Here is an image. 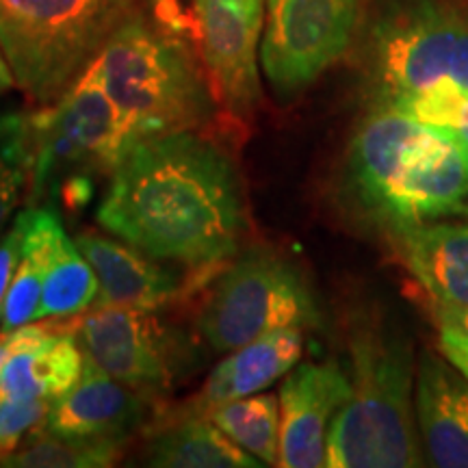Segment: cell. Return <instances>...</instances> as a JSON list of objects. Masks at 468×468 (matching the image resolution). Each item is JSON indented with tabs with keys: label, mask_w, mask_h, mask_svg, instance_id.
I'll use <instances>...</instances> for the list:
<instances>
[{
	"label": "cell",
	"mask_w": 468,
	"mask_h": 468,
	"mask_svg": "<svg viewBox=\"0 0 468 468\" xmlns=\"http://www.w3.org/2000/svg\"><path fill=\"white\" fill-rule=\"evenodd\" d=\"M378 102L434 87L468 91V16L438 0H410L373 31Z\"/></svg>",
	"instance_id": "8"
},
{
	"label": "cell",
	"mask_w": 468,
	"mask_h": 468,
	"mask_svg": "<svg viewBox=\"0 0 468 468\" xmlns=\"http://www.w3.org/2000/svg\"><path fill=\"white\" fill-rule=\"evenodd\" d=\"M98 224L156 261L221 265L245 230L239 172L197 131L142 139L111 174Z\"/></svg>",
	"instance_id": "1"
},
{
	"label": "cell",
	"mask_w": 468,
	"mask_h": 468,
	"mask_svg": "<svg viewBox=\"0 0 468 468\" xmlns=\"http://www.w3.org/2000/svg\"><path fill=\"white\" fill-rule=\"evenodd\" d=\"M438 345H441V354L458 367L462 373L468 378V336L462 332L453 330L449 325H441V336H438Z\"/></svg>",
	"instance_id": "28"
},
{
	"label": "cell",
	"mask_w": 468,
	"mask_h": 468,
	"mask_svg": "<svg viewBox=\"0 0 468 468\" xmlns=\"http://www.w3.org/2000/svg\"><path fill=\"white\" fill-rule=\"evenodd\" d=\"M133 16V0H0V46L37 107L57 102Z\"/></svg>",
	"instance_id": "5"
},
{
	"label": "cell",
	"mask_w": 468,
	"mask_h": 468,
	"mask_svg": "<svg viewBox=\"0 0 468 468\" xmlns=\"http://www.w3.org/2000/svg\"><path fill=\"white\" fill-rule=\"evenodd\" d=\"M345 185L368 218L401 230L468 215V145L458 133L376 102L356 131Z\"/></svg>",
	"instance_id": "2"
},
{
	"label": "cell",
	"mask_w": 468,
	"mask_h": 468,
	"mask_svg": "<svg viewBox=\"0 0 468 468\" xmlns=\"http://www.w3.org/2000/svg\"><path fill=\"white\" fill-rule=\"evenodd\" d=\"M11 87H16V79H14V72H11V68H9L7 57H5L3 46H0V93L9 91Z\"/></svg>",
	"instance_id": "30"
},
{
	"label": "cell",
	"mask_w": 468,
	"mask_h": 468,
	"mask_svg": "<svg viewBox=\"0 0 468 468\" xmlns=\"http://www.w3.org/2000/svg\"><path fill=\"white\" fill-rule=\"evenodd\" d=\"M31 169L28 117L0 115V237L22 191L31 185Z\"/></svg>",
	"instance_id": "24"
},
{
	"label": "cell",
	"mask_w": 468,
	"mask_h": 468,
	"mask_svg": "<svg viewBox=\"0 0 468 468\" xmlns=\"http://www.w3.org/2000/svg\"><path fill=\"white\" fill-rule=\"evenodd\" d=\"M98 292H101V282L96 271L76 248V243L69 241L68 234L63 232L52 251L35 321L76 317L93 306Z\"/></svg>",
	"instance_id": "21"
},
{
	"label": "cell",
	"mask_w": 468,
	"mask_h": 468,
	"mask_svg": "<svg viewBox=\"0 0 468 468\" xmlns=\"http://www.w3.org/2000/svg\"><path fill=\"white\" fill-rule=\"evenodd\" d=\"M208 419L239 447L262 462L278 466L280 460V399L276 395H248L210 410Z\"/></svg>",
	"instance_id": "22"
},
{
	"label": "cell",
	"mask_w": 468,
	"mask_h": 468,
	"mask_svg": "<svg viewBox=\"0 0 468 468\" xmlns=\"http://www.w3.org/2000/svg\"><path fill=\"white\" fill-rule=\"evenodd\" d=\"M7 341L0 399L55 401L83 376L85 354L69 327L27 324L9 332Z\"/></svg>",
	"instance_id": "14"
},
{
	"label": "cell",
	"mask_w": 468,
	"mask_h": 468,
	"mask_svg": "<svg viewBox=\"0 0 468 468\" xmlns=\"http://www.w3.org/2000/svg\"><path fill=\"white\" fill-rule=\"evenodd\" d=\"M414 408L431 464L468 468V378L442 354L420 356Z\"/></svg>",
	"instance_id": "15"
},
{
	"label": "cell",
	"mask_w": 468,
	"mask_h": 468,
	"mask_svg": "<svg viewBox=\"0 0 468 468\" xmlns=\"http://www.w3.org/2000/svg\"><path fill=\"white\" fill-rule=\"evenodd\" d=\"M76 341L85 358L142 393H161L183 376V338L139 308H96L80 321Z\"/></svg>",
	"instance_id": "10"
},
{
	"label": "cell",
	"mask_w": 468,
	"mask_h": 468,
	"mask_svg": "<svg viewBox=\"0 0 468 468\" xmlns=\"http://www.w3.org/2000/svg\"><path fill=\"white\" fill-rule=\"evenodd\" d=\"M393 234L410 273L438 303L468 306V221H434Z\"/></svg>",
	"instance_id": "18"
},
{
	"label": "cell",
	"mask_w": 468,
	"mask_h": 468,
	"mask_svg": "<svg viewBox=\"0 0 468 468\" xmlns=\"http://www.w3.org/2000/svg\"><path fill=\"white\" fill-rule=\"evenodd\" d=\"M379 104L399 109L420 122L452 128L468 145V91L455 90V87H434V90L419 93V96Z\"/></svg>",
	"instance_id": "25"
},
{
	"label": "cell",
	"mask_w": 468,
	"mask_h": 468,
	"mask_svg": "<svg viewBox=\"0 0 468 468\" xmlns=\"http://www.w3.org/2000/svg\"><path fill=\"white\" fill-rule=\"evenodd\" d=\"M145 464L159 468H251L261 460L239 447L219 430L208 414L183 410L148 438Z\"/></svg>",
	"instance_id": "19"
},
{
	"label": "cell",
	"mask_w": 468,
	"mask_h": 468,
	"mask_svg": "<svg viewBox=\"0 0 468 468\" xmlns=\"http://www.w3.org/2000/svg\"><path fill=\"white\" fill-rule=\"evenodd\" d=\"M302 351V327H282L254 338L232 349V356L213 368L200 397H196L185 410L208 414L224 403L265 390L300 362Z\"/></svg>",
	"instance_id": "17"
},
{
	"label": "cell",
	"mask_w": 468,
	"mask_h": 468,
	"mask_svg": "<svg viewBox=\"0 0 468 468\" xmlns=\"http://www.w3.org/2000/svg\"><path fill=\"white\" fill-rule=\"evenodd\" d=\"M150 395L111 378L85 358L83 376L52 401L44 431L63 438H120L131 441L148 423Z\"/></svg>",
	"instance_id": "13"
},
{
	"label": "cell",
	"mask_w": 468,
	"mask_h": 468,
	"mask_svg": "<svg viewBox=\"0 0 468 468\" xmlns=\"http://www.w3.org/2000/svg\"><path fill=\"white\" fill-rule=\"evenodd\" d=\"M436 317H438V325H449L468 336V306L441 303V306L436 308Z\"/></svg>",
	"instance_id": "29"
},
{
	"label": "cell",
	"mask_w": 468,
	"mask_h": 468,
	"mask_svg": "<svg viewBox=\"0 0 468 468\" xmlns=\"http://www.w3.org/2000/svg\"><path fill=\"white\" fill-rule=\"evenodd\" d=\"M358 0H267L261 63L276 96L292 98L345 55Z\"/></svg>",
	"instance_id": "9"
},
{
	"label": "cell",
	"mask_w": 468,
	"mask_h": 468,
	"mask_svg": "<svg viewBox=\"0 0 468 468\" xmlns=\"http://www.w3.org/2000/svg\"><path fill=\"white\" fill-rule=\"evenodd\" d=\"M349 397L327 431L325 466H420L412 345L376 310L349 321Z\"/></svg>",
	"instance_id": "3"
},
{
	"label": "cell",
	"mask_w": 468,
	"mask_h": 468,
	"mask_svg": "<svg viewBox=\"0 0 468 468\" xmlns=\"http://www.w3.org/2000/svg\"><path fill=\"white\" fill-rule=\"evenodd\" d=\"M31 133V202L58 196L87 202L96 176L113 174L137 144L111 101L96 58L57 102L28 117Z\"/></svg>",
	"instance_id": "6"
},
{
	"label": "cell",
	"mask_w": 468,
	"mask_h": 468,
	"mask_svg": "<svg viewBox=\"0 0 468 468\" xmlns=\"http://www.w3.org/2000/svg\"><path fill=\"white\" fill-rule=\"evenodd\" d=\"M74 243L90 261L101 282L93 308L154 310L183 291L178 273L169 271L159 265V261L122 239L117 241L96 232H80Z\"/></svg>",
	"instance_id": "16"
},
{
	"label": "cell",
	"mask_w": 468,
	"mask_h": 468,
	"mask_svg": "<svg viewBox=\"0 0 468 468\" xmlns=\"http://www.w3.org/2000/svg\"><path fill=\"white\" fill-rule=\"evenodd\" d=\"M349 376L336 365L306 362L291 368L280 388V460L284 468L325 466L327 431L349 397Z\"/></svg>",
	"instance_id": "12"
},
{
	"label": "cell",
	"mask_w": 468,
	"mask_h": 468,
	"mask_svg": "<svg viewBox=\"0 0 468 468\" xmlns=\"http://www.w3.org/2000/svg\"><path fill=\"white\" fill-rule=\"evenodd\" d=\"M28 444L7 455L11 468H104L115 464L131 441L120 438H63L37 431Z\"/></svg>",
	"instance_id": "23"
},
{
	"label": "cell",
	"mask_w": 468,
	"mask_h": 468,
	"mask_svg": "<svg viewBox=\"0 0 468 468\" xmlns=\"http://www.w3.org/2000/svg\"><path fill=\"white\" fill-rule=\"evenodd\" d=\"M27 213L28 219L25 245H22V259L20 265H17L14 282L9 286L7 300H5L3 317H0V335H9L17 327L37 319L52 251H55L58 237L63 234L61 221H58L52 208L28 207Z\"/></svg>",
	"instance_id": "20"
},
{
	"label": "cell",
	"mask_w": 468,
	"mask_h": 468,
	"mask_svg": "<svg viewBox=\"0 0 468 468\" xmlns=\"http://www.w3.org/2000/svg\"><path fill=\"white\" fill-rule=\"evenodd\" d=\"M27 219H28L27 208L20 210V213L16 215L14 224H11L9 230L3 232V237H0V317H3L5 300H7L9 286L14 282L17 265H20V259H22Z\"/></svg>",
	"instance_id": "27"
},
{
	"label": "cell",
	"mask_w": 468,
	"mask_h": 468,
	"mask_svg": "<svg viewBox=\"0 0 468 468\" xmlns=\"http://www.w3.org/2000/svg\"><path fill=\"white\" fill-rule=\"evenodd\" d=\"M317 324V302L300 269L261 250H251L226 267L197 314L202 338L219 354L273 330H306Z\"/></svg>",
	"instance_id": "7"
},
{
	"label": "cell",
	"mask_w": 468,
	"mask_h": 468,
	"mask_svg": "<svg viewBox=\"0 0 468 468\" xmlns=\"http://www.w3.org/2000/svg\"><path fill=\"white\" fill-rule=\"evenodd\" d=\"M111 101L137 139L202 131L213 117L215 96L180 44L128 17L96 57Z\"/></svg>",
	"instance_id": "4"
},
{
	"label": "cell",
	"mask_w": 468,
	"mask_h": 468,
	"mask_svg": "<svg viewBox=\"0 0 468 468\" xmlns=\"http://www.w3.org/2000/svg\"><path fill=\"white\" fill-rule=\"evenodd\" d=\"M52 401L0 399V462L20 449L33 431L44 427Z\"/></svg>",
	"instance_id": "26"
},
{
	"label": "cell",
	"mask_w": 468,
	"mask_h": 468,
	"mask_svg": "<svg viewBox=\"0 0 468 468\" xmlns=\"http://www.w3.org/2000/svg\"><path fill=\"white\" fill-rule=\"evenodd\" d=\"M193 33L204 72L234 117L250 115L261 101L259 42L265 0H191Z\"/></svg>",
	"instance_id": "11"
}]
</instances>
